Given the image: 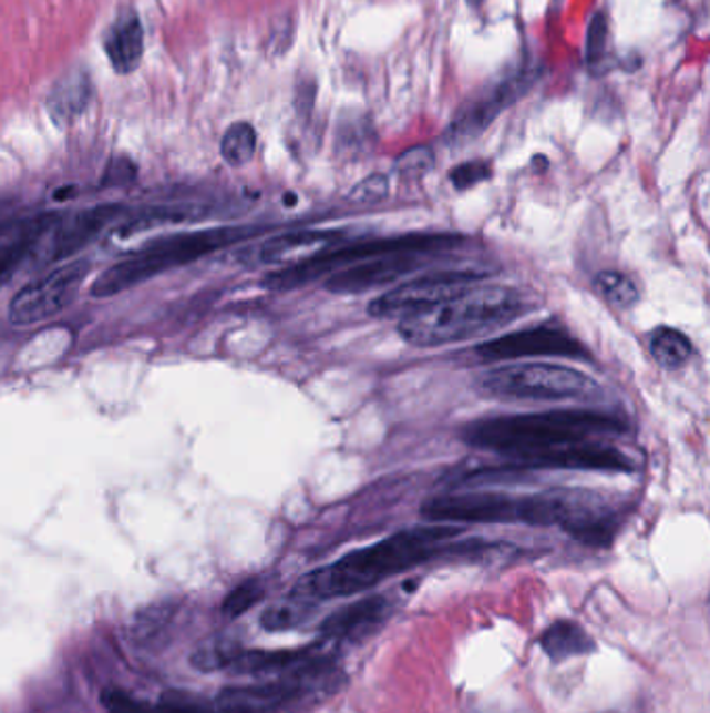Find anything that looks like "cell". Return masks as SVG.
Masks as SVG:
<instances>
[{
	"mask_svg": "<svg viewBox=\"0 0 710 713\" xmlns=\"http://www.w3.org/2000/svg\"><path fill=\"white\" fill-rule=\"evenodd\" d=\"M463 241L456 234H404L394 238H378V241H364V243L336 244L328 251H319L307 259L292 263L284 269L271 272L263 279V286L269 291H295L305 284H311L315 279L323 278L328 274H336L352 263L373 259L381 255H394V253H423L430 255L442 248H451L454 244Z\"/></svg>",
	"mask_w": 710,
	"mask_h": 713,
	"instance_id": "8992f818",
	"label": "cell"
},
{
	"mask_svg": "<svg viewBox=\"0 0 710 713\" xmlns=\"http://www.w3.org/2000/svg\"><path fill=\"white\" fill-rule=\"evenodd\" d=\"M433 163H435V157H433L430 146H415L397 159V172L400 175H407V177H419V175L432 172Z\"/></svg>",
	"mask_w": 710,
	"mask_h": 713,
	"instance_id": "f1b7e54d",
	"label": "cell"
},
{
	"mask_svg": "<svg viewBox=\"0 0 710 713\" xmlns=\"http://www.w3.org/2000/svg\"><path fill=\"white\" fill-rule=\"evenodd\" d=\"M487 274L475 269H454V272H433L419 278L407 279L397 288L383 293L369 303V315L378 319L407 317V315L430 309L433 305L467 291L480 284Z\"/></svg>",
	"mask_w": 710,
	"mask_h": 713,
	"instance_id": "9c48e42d",
	"label": "cell"
},
{
	"mask_svg": "<svg viewBox=\"0 0 710 713\" xmlns=\"http://www.w3.org/2000/svg\"><path fill=\"white\" fill-rule=\"evenodd\" d=\"M471 2H473V4H475V2H477V4H480V2H484V0H471Z\"/></svg>",
	"mask_w": 710,
	"mask_h": 713,
	"instance_id": "836d02e7",
	"label": "cell"
},
{
	"mask_svg": "<svg viewBox=\"0 0 710 713\" xmlns=\"http://www.w3.org/2000/svg\"><path fill=\"white\" fill-rule=\"evenodd\" d=\"M490 177L492 167L485 161H467L463 165H456L451 172V182L456 191H467Z\"/></svg>",
	"mask_w": 710,
	"mask_h": 713,
	"instance_id": "f546056e",
	"label": "cell"
},
{
	"mask_svg": "<svg viewBox=\"0 0 710 713\" xmlns=\"http://www.w3.org/2000/svg\"><path fill=\"white\" fill-rule=\"evenodd\" d=\"M257 153V132L248 122L231 123L222 139V157L231 167H243Z\"/></svg>",
	"mask_w": 710,
	"mask_h": 713,
	"instance_id": "7402d4cb",
	"label": "cell"
},
{
	"mask_svg": "<svg viewBox=\"0 0 710 713\" xmlns=\"http://www.w3.org/2000/svg\"><path fill=\"white\" fill-rule=\"evenodd\" d=\"M390 613L392 603L381 594H373L336 609L323 620L321 632L328 639H359L364 632L378 630Z\"/></svg>",
	"mask_w": 710,
	"mask_h": 713,
	"instance_id": "9a60e30c",
	"label": "cell"
},
{
	"mask_svg": "<svg viewBox=\"0 0 710 713\" xmlns=\"http://www.w3.org/2000/svg\"><path fill=\"white\" fill-rule=\"evenodd\" d=\"M650 353L662 369H679L692 359L693 345L683 332L662 326L650 336Z\"/></svg>",
	"mask_w": 710,
	"mask_h": 713,
	"instance_id": "ffe728a7",
	"label": "cell"
},
{
	"mask_svg": "<svg viewBox=\"0 0 710 713\" xmlns=\"http://www.w3.org/2000/svg\"><path fill=\"white\" fill-rule=\"evenodd\" d=\"M539 646L550 660L560 663L594 653L596 641L577 622L556 620L555 624H550L539 634Z\"/></svg>",
	"mask_w": 710,
	"mask_h": 713,
	"instance_id": "d6986e66",
	"label": "cell"
},
{
	"mask_svg": "<svg viewBox=\"0 0 710 713\" xmlns=\"http://www.w3.org/2000/svg\"><path fill=\"white\" fill-rule=\"evenodd\" d=\"M312 609H315V603L311 601L288 594L286 599L271 603L260 613V627L265 628L267 632H281V630L300 627L311 615Z\"/></svg>",
	"mask_w": 710,
	"mask_h": 713,
	"instance_id": "44dd1931",
	"label": "cell"
},
{
	"mask_svg": "<svg viewBox=\"0 0 710 713\" xmlns=\"http://www.w3.org/2000/svg\"><path fill=\"white\" fill-rule=\"evenodd\" d=\"M174 611L175 605L169 601L155 603V605H148L144 611H140L136 615V624H134V636H138L140 641L153 639L169 624V620L174 618Z\"/></svg>",
	"mask_w": 710,
	"mask_h": 713,
	"instance_id": "484cf974",
	"label": "cell"
},
{
	"mask_svg": "<svg viewBox=\"0 0 710 713\" xmlns=\"http://www.w3.org/2000/svg\"><path fill=\"white\" fill-rule=\"evenodd\" d=\"M92 269L88 259H71L54 267L47 276L30 282L13 296L9 319L16 326H32L61 314L78 295Z\"/></svg>",
	"mask_w": 710,
	"mask_h": 713,
	"instance_id": "ba28073f",
	"label": "cell"
},
{
	"mask_svg": "<svg viewBox=\"0 0 710 713\" xmlns=\"http://www.w3.org/2000/svg\"><path fill=\"white\" fill-rule=\"evenodd\" d=\"M144 713H208L203 712L200 707H194V705H186V703H165V705H158V707H144Z\"/></svg>",
	"mask_w": 710,
	"mask_h": 713,
	"instance_id": "d6a6232c",
	"label": "cell"
},
{
	"mask_svg": "<svg viewBox=\"0 0 710 713\" xmlns=\"http://www.w3.org/2000/svg\"><path fill=\"white\" fill-rule=\"evenodd\" d=\"M463 528L454 523H430L400 530L388 539L357 549L330 566L302 576L290 594L311 603L352 597L438 557L465 556L492 549V544L482 539L456 542Z\"/></svg>",
	"mask_w": 710,
	"mask_h": 713,
	"instance_id": "6da1fadb",
	"label": "cell"
},
{
	"mask_svg": "<svg viewBox=\"0 0 710 713\" xmlns=\"http://www.w3.org/2000/svg\"><path fill=\"white\" fill-rule=\"evenodd\" d=\"M136 174L138 170L130 159H113L104 172L103 184L104 186H125L136 180Z\"/></svg>",
	"mask_w": 710,
	"mask_h": 713,
	"instance_id": "1f68e13d",
	"label": "cell"
},
{
	"mask_svg": "<svg viewBox=\"0 0 710 713\" xmlns=\"http://www.w3.org/2000/svg\"><path fill=\"white\" fill-rule=\"evenodd\" d=\"M103 49L117 73L125 75L138 70L144 57V28L134 9L117 13L104 34Z\"/></svg>",
	"mask_w": 710,
	"mask_h": 713,
	"instance_id": "2e32d148",
	"label": "cell"
},
{
	"mask_svg": "<svg viewBox=\"0 0 710 713\" xmlns=\"http://www.w3.org/2000/svg\"><path fill=\"white\" fill-rule=\"evenodd\" d=\"M240 646L231 641H226V639H213V641H207V643L200 644L194 655H192V663L194 668L198 670H205V672H210V670H219V668H229L234 660L240 655Z\"/></svg>",
	"mask_w": 710,
	"mask_h": 713,
	"instance_id": "d4e9b609",
	"label": "cell"
},
{
	"mask_svg": "<svg viewBox=\"0 0 710 713\" xmlns=\"http://www.w3.org/2000/svg\"><path fill=\"white\" fill-rule=\"evenodd\" d=\"M627 421L607 411L563 409L480 419L463 428L461 438L475 449L501 452L508 459L558 445L625 435Z\"/></svg>",
	"mask_w": 710,
	"mask_h": 713,
	"instance_id": "7a4b0ae2",
	"label": "cell"
},
{
	"mask_svg": "<svg viewBox=\"0 0 710 713\" xmlns=\"http://www.w3.org/2000/svg\"><path fill=\"white\" fill-rule=\"evenodd\" d=\"M607 19L596 16L589 26L588 34V61L591 65L600 63L603 54L607 51Z\"/></svg>",
	"mask_w": 710,
	"mask_h": 713,
	"instance_id": "4dcf8cb0",
	"label": "cell"
},
{
	"mask_svg": "<svg viewBox=\"0 0 710 713\" xmlns=\"http://www.w3.org/2000/svg\"><path fill=\"white\" fill-rule=\"evenodd\" d=\"M482 364L511 361L521 357H567L589 359V350L560 326H534L527 330L511 332L501 338L487 340L475 348Z\"/></svg>",
	"mask_w": 710,
	"mask_h": 713,
	"instance_id": "30bf717a",
	"label": "cell"
},
{
	"mask_svg": "<svg viewBox=\"0 0 710 713\" xmlns=\"http://www.w3.org/2000/svg\"><path fill=\"white\" fill-rule=\"evenodd\" d=\"M482 390L498 399L589 400L603 388L584 371L556 364H515L496 367L482 378Z\"/></svg>",
	"mask_w": 710,
	"mask_h": 713,
	"instance_id": "52a82bcc",
	"label": "cell"
},
{
	"mask_svg": "<svg viewBox=\"0 0 710 713\" xmlns=\"http://www.w3.org/2000/svg\"><path fill=\"white\" fill-rule=\"evenodd\" d=\"M390 192V182L383 174H373L364 177L363 182H359L350 194L348 201L357 203V205H375L381 203Z\"/></svg>",
	"mask_w": 710,
	"mask_h": 713,
	"instance_id": "83f0119b",
	"label": "cell"
},
{
	"mask_svg": "<svg viewBox=\"0 0 710 713\" xmlns=\"http://www.w3.org/2000/svg\"><path fill=\"white\" fill-rule=\"evenodd\" d=\"M534 80H536V75L532 71H521L517 75L504 80L503 84L492 88L484 96L469 103L454 118L451 130H449V140L467 142V140L480 136L485 128L503 113L506 106L513 105L521 94L529 88V84H534Z\"/></svg>",
	"mask_w": 710,
	"mask_h": 713,
	"instance_id": "4fadbf2b",
	"label": "cell"
},
{
	"mask_svg": "<svg viewBox=\"0 0 710 713\" xmlns=\"http://www.w3.org/2000/svg\"><path fill=\"white\" fill-rule=\"evenodd\" d=\"M347 232L342 230H296L274 236L259 246L260 263H281L302 251L315 246H336L342 244Z\"/></svg>",
	"mask_w": 710,
	"mask_h": 713,
	"instance_id": "ac0fdd59",
	"label": "cell"
},
{
	"mask_svg": "<svg viewBox=\"0 0 710 713\" xmlns=\"http://www.w3.org/2000/svg\"><path fill=\"white\" fill-rule=\"evenodd\" d=\"M525 298L508 286H471L430 309L402 317L399 334L415 347H442L501 328L525 314Z\"/></svg>",
	"mask_w": 710,
	"mask_h": 713,
	"instance_id": "3957f363",
	"label": "cell"
},
{
	"mask_svg": "<svg viewBox=\"0 0 710 713\" xmlns=\"http://www.w3.org/2000/svg\"><path fill=\"white\" fill-rule=\"evenodd\" d=\"M122 213L123 205H117V203L96 205L92 210L80 211L78 215L71 217L70 222H65L54 230L51 248H49V259L65 262L73 255H78L96 236H101L106 227L113 226L122 217Z\"/></svg>",
	"mask_w": 710,
	"mask_h": 713,
	"instance_id": "5bb4252c",
	"label": "cell"
},
{
	"mask_svg": "<svg viewBox=\"0 0 710 713\" xmlns=\"http://www.w3.org/2000/svg\"><path fill=\"white\" fill-rule=\"evenodd\" d=\"M259 232V227L248 226L207 227V230H194V232L175 234L169 238H161L156 243L146 244L127 259L106 267L103 274L94 279L90 293L96 298L120 295L132 286H138L146 279L155 278L165 269L188 265L215 251L248 241Z\"/></svg>",
	"mask_w": 710,
	"mask_h": 713,
	"instance_id": "277c9868",
	"label": "cell"
},
{
	"mask_svg": "<svg viewBox=\"0 0 710 713\" xmlns=\"http://www.w3.org/2000/svg\"><path fill=\"white\" fill-rule=\"evenodd\" d=\"M596 293L617 309H629L640 301V291L636 282L621 272H600L594 278Z\"/></svg>",
	"mask_w": 710,
	"mask_h": 713,
	"instance_id": "603a6c76",
	"label": "cell"
},
{
	"mask_svg": "<svg viewBox=\"0 0 710 713\" xmlns=\"http://www.w3.org/2000/svg\"><path fill=\"white\" fill-rule=\"evenodd\" d=\"M92 99V82L84 70H71L56 80L49 94V113L59 125L75 122Z\"/></svg>",
	"mask_w": 710,
	"mask_h": 713,
	"instance_id": "e0dca14e",
	"label": "cell"
},
{
	"mask_svg": "<svg viewBox=\"0 0 710 713\" xmlns=\"http://www.w3.org/2000/svg\"><path fill=\"white\" fill-rule=\"evenodd\" d=\"M425 257L428 255L423 253H394L352 263L344 269L331 274L326 282V288L333 295H359L381 288L415 274L416 269L425 265Z\"/></svg>",
	"mask_w": 710,
	"mask_h": 713,
	"instance_id": "7c38bea8",
	"label": "cell"
},
{
	"mask_svg": "<svg viewBox=\"0 0 710 713\" xmlns=\"http://www.w3.org/2000/svg\"><path fill=\"white\" fill-rule=\"evenodd\" d=\"M191 211L175 210V207H155V210L142 211L136 217L127 220L122 226H117V234L122 238H130L140 232H146L151 227L167 226V224H179L184 220H191Z\"/></svg>",
	"mask_w": 710,
	"mask_h": 713,
	"instance_id": "cb8c5ba5",
	"label": "cell"
},
{
	"mask_svg": "<svg viewBox=\"0 0 710 713\" xmlns=\"http://www.w3.org/2000/svg\"><path fill=\"white\" fill-rule=\"evenodd\" d=\"M263 594H265L263 582L250 578L227 594L222 611L226 613L227 618H240L248 609H253L259 603Z\"/></svg>",
	"mask_w": 710,
	"mask_h": 713,
	"instance_id": "4316f807",
	"label": "cell"
},
{
	"mask_svg": "<svg viewBox=\"0 0 710 713\" xmlns=\"http://www.w3.org/2000/svg\"><path fill=\"white\" fill-rule=\"evenodd\" d=\"M421 516L432 523L558 526L560 499L556 488L529 497L504 492H449L425 501Z\"/></svg>",
	"mask_w": 710,
	"mask_h": 713,
	"instance_id": "5b68a950",
	"label": "cell"
},
{
	"mask_svg": "<svg viewBox=\"0 0 710 713\" xmlns=\"http://www.w3.org/2000/svg\"><path fill=\"white\" fill-rule=\"evenodd\" d=\"M517 470L525 468H560V470L627 471L634 470L631 459L617 447L607 445L600 438L579 440L569 445H558L544 451L521 455L511 459Z\"/></svg>",
	"mask_w": 710,
	"mask_h": 713,
	"instance_id": "8fae6325",
	"label": "cell"
}]
</instances>
